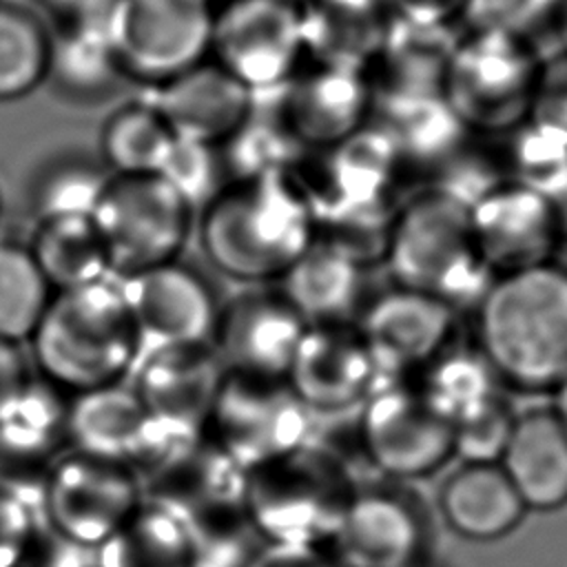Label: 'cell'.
Here are the masks:
<instances>
[{
    "label": "cell",
    "instance_id": "cell-1",
    "mask_svg": "<svg viewBox=\"0 0 567 567\" xmlns=\"http://www.w3.org/2000/svg\"><path fill=\"white\" fill-rule=\"evenodd\" d=\"M472 317L474 348L503 388L554 396L567 383V266L494 277Z\"/></svg>",
    "mask_w": 567,
    "mask_h": 567
},
{
    "label": "cell",
    "instance_id": "cell-2",
    "mask_svg": "<svg viewBox=\"0 0 567 567\" xmlns=\"http://www.w3.org/2000/svg\"><path fill=\"white\" fill-rule=\"evenodd\" d=\"M199 244L226 277L264 286L279 281L315 241L317 224L306 190L290 173L230 179L199 210Z\"/></svg>",
    "mask_w": 567,
    "mask_h": 567
},
{
    "label": "cell",
    "instance_id": "cell-3",
    "mask_svg": "<svg viewBox=\"0 0 567 567\" xmlns=\"http://www.w3.org/2000/svg\"><path fill=\"white\" fill-rule=\"evenodd\" d=\"M27 343L40 377L66 394L122 383L142 357L115 277L53 292Z\"/></svg>",
    "mask_w": 567,
    "mask_h": 567
},
{
    "label": "cell",
    "instance_id": "cell-4",
    "mask_svg": "<svg viewBox=\"0 0 567 567\" xmlns=\"http://www.w3.org/2000/svg\"><path fill=\"white\" fill-rule=\"evenodd\" d=\"M381 264L394 286L427 292L454 310H474L494 272L474 241L470 206L425 186L401 202Z\"/></svg>",
    "mask_w": 567,
    "mask_h": 567
},
{
    "label": "cell",
    "instance_id": "cell-5",
    "mask_svg": "<svg viewBox=\"0 0 567 567\" xmlns=\"http://www.w3.org/2000/svg\"><path fill=\"white\" fill-rule=\"evenodd\" d=\"M359 483L315 441L246 474L241 512L264 543L328 547Z\"/></svg>",
    "mask_w": 567,
    "mask_h": 567
},
{
    "label": "cell",
    "instance_id": "cell-6",
    "mask_svg": "<svg viewBox=\"0 0 567 567\" xmlns=\"http://www.w3.org/2000/svg\"><path fill=\"white\" fill-rule=\"evenodd\" d=\"M543 58L532 38L465 29L447 64L443 97L472 135H507L532 115Z\"/></svg>",
    "mask_w": 567,
    "mask_h": 567
},
{
    "label": "cell",
    "instance_id": "cell-7",
    "mask_svg": "<svg viewBox=\"0 0 567 567\" xmlns=\"http://www.w3.org/2000/svg\"><path fill=\"white\" fill-rule=\"evenodd\" d=\"M131 385L153 427V474L186 458L204 439L224 381V365L206 346H175L144 352Z\"/></svg>",
    "mask_w": 567,
    "mask_h": 567
},
{
    "label": "cell",
    "instance_id": "cell-8",
    "mask_svg": "<svg viewBox=\"0 0 567 567\" xmlns=\"http://www.w3.org/2000/svg\"><path fill=\"white\" fill-rule=\"evenodd\" d=\"M315 414L286 379L226 372L206 439L246 474L312 441Z\"/></svg>",
    "mask_w": 567,
    "mask_h": 567
},
{
    "label": "cell",
    "instance_id": "cell-9",
    "mask_svg": "<svg viewBox=\"0 0 567 567\" xmlns=\"http://www.w3.org/2000/svg\"><path fill=\"white\" fill-rule=\"evenodd\" d=\"M208 0H113L106 29L128 82L159 86L210 60Z\"/></svg>",
    "mask_w": 567,
    "mask_h": 567
},
{
    "label": "cell",
    "instance_id": "cell-10",
    "mask_svg": "<svg viewBox=\"0 0 567 567\" xmlns=\"http://www.w3.org/2000/svg\"><path fill=\"white\" fill-rule=\"evenodd\" d=\"M91 217L113 277L175 261L195 226V208L159 175L111 177Z\"/></svg>",
    "mask_w": 567,
    "mask_h": 567
},
{
    "label": "cell",
    "instance_id": "cell-11",
    "mask_svg": "<svg viewBox=\"0 0 567 567\" xmlns=\"http://www.w3.org/2000/svg\"><path fill=\"white\" fill-rule=\"evenodd\" d=\"M210 60L255 97L281 91L308 60L299 0H224L215 7Z\"/></svg>",
    "mask_w": 567,
    "mask_h": 567
},
{
    "label": "cell",
    "instance_id": "cell-12",
    "mask_svg": "<svg viewBox=\"0 0 567 567\" xmlns=\"http://www.w3.org/2000/svg\"><path fill=\"white\" fill-rule=\"evenodd\" d=\"M357 447L390 483L425 478L454 458V430L412 381H381L357 412Z\"/></svg>",
    "mask_w": 567,
    "mask_h": 567
},
{
    "label": "cell",
    "instance_id": "cell-13",
    "mask_svg": "<svg viewBox=\"0 0 567 567\" xmlns=\"http://www.w3.org/2000/svg\"><path fill=\"white\" fill-rule=\"evenodd\" d=\"M142 503L135 470L73 450L51 463L42 489V507L55 534L84 549H97Z\"/></svg>",
    "mask_w": 567,
    "mask_h": 567
},
{
    "label": "cell",
    "instance_id": "cell-14",
    "mask_svg": "<svg viewBox=\"0 0 567 567\" xmlns=\"http://www.w3.org/2000/svg\"><path fill=\"white\" fill-rule=\"evenodd\" d=\"M432 527L403 483L359 485L328 545L341 567H419L430 560Z\"/></svg>",
    "mask_w": 567,
    "mask_h": 567
},
{
    "label": "cell",
    "instance_id": "cell-15",
    "mask_svg": "<svg viewBox=\"0 0 567 567\" xmlns=\"http://www.w3.org/2000/svg\"><path fill=\"white\" fill-rule=\"evenodd\" d=\"M458 315L439 297L392 284L368 297L354 328L381 381H414L456 343Z\"/></svg>",
    "mask_w": 567,
    "mask_h": 567
},
{
    "label": "cell",
    "instance_id": "cell-16",
    "mask_svg": "<svg viewBox=\"0 0 567 567\" xmlns=\"http://www.w3.org/2000/svg\"><path fill=\"white\" fill-rule=\"evenodd\" d=\"M470 219L478 252L494 277L556 261L565 246L563 208L512 179L474 202Z\"/></svg>",
    "mask_w": 567,
    "mask_h": 567
},
{
    "label": "cell",
    "instance_id": "cell-17",
    "mask_svg": "<svg viewBox=\"0 0 567 567\" xmlns=\"http://www.w3.org/2000/svg\"><path fill=\"white\" fill-rule=\"evenodd\" d=\"M135 323L142 354L210 343L219 306L210 286L179 259L115 277Z\"/></svg>",
    "mask_w": 567,
    "mask_h": 567
},
{
    "label": "cell",
    "instance_id": "cell-18",
    "mask_svg": "<svg viewBox=\"0 0 567 567\" xmlns=\"http://www.w3.org/2000/svg\"><path fill=\"white\" fill-rule=\"evenodd\" d=\"M275 109L295 142L308 151L330 148L372 117L374 95L363 69L306 60L277 93Z\"/></svg>",
    "mask_w": 567,
    "mask_h": 567
},
{
    "label": "cell",
    "instance_id": "cell-19",
    "mask_svg": "<svg viewBox=\"0 0 567 567\" xmlns=\"http://www.w3.org/2000/svg\"><path fill=\"white\" fill-rule=\"evenodd\" d=\"M306 321L277 288H250L219 306L210 348L226 372L286 379Z\"/></svg>",
    "mask_w": 567,
    "mask_h": 567
},
{
    "label": "cell",
    "instance_id": "cell-20",
    "mask_svg": "<svg viewBox=\"0 0 567 567\" xmlns=\"http://www.w3.org/2000/svg\"><path fill=\"white\" fill-rule=\"evenodd\" d=\"M286 381L315 416H334L359 412L381 377L354 323H334L306 328Z\"/></svg>",
    "mask_w": 567,
    "mask_h": 567
},
{
    "label": "cell",
    "instance_id": "cell-21",
    "mask_svg": "<svg viewBox=\"0 0 567 567\" xmlns=\"http://www.w3.org/2000/svg\"><path fill=\"white\" fill-rule=\"evenodd\" d=\"M148 102L177 140L221 146L250 115L255 95L213 60L148 89Z\"/></svg>",
    "mask_w": 567,
    "mask_h": 567
},
{
    "label": "cell",
    "instance_id": "cell-22",
    "mask_svg": "<svg viewBox=\"0 0 567 567\" xmlns=\"http://www.w3.org/2000/svg\"><path fill=\"white\" fill-rule=\"evenodd\" d=\"M66 439L73 452L146 472L153 456L151 421L133 388L122 383L71 394Z\"/></svg>",
    "mask_w": 567,
    "mask_h": 567
},
{
    "label": "cell",
    "instance_id": "cell-23",
    "mask_svg": "<svg viewBox=\"0 0 567 567\" xmlns=\"http://www.w3.org/2000/svg\"><path fill=\"white\" fill-rule=\"evenodd\" d=\"M368 266L339 246L315 241L281 275L279 292L306 326L354 323L368 301Z\"/></svg>",
    "mask_w": 567,
    "mask_h": 567
},
{
    "label": "cell",
    "instance_id": "cell-24",
    "mask_svg": "<svg viewBox=\"0 0 567 567\" xmlns=\"http://www.w3.org/2000/svg\"><path fill=\"white\" fill-rule=\"evenodd\" d=\"M498 465L527 512L567 505V423L554 405L516 414Z\"/></svg>",
    "mask_w": 567,
    "mask_h": 567
},
{
    "label": "cell",
    "instance_id": "cell-25",
    "mask_svg": "<svg viewBox=\"0 0 567 567\" xmlns=\"http://www.w3.org/2000/svg\"><path fill=\"white\" fill-rule=\"evenodd\" d=\"M456 38L454 27H423L392 18L381 49L365 66L374 102L443 95Z\"/></svg>",
    "mask_w": 567,
    "mask_h": 567
},
{
    "label": "cell",
    "instance_id": "cell-26",
    "mask_svg": "<svg viewBox=\"0 0 567 567\" xmlns=\"http://www.w3.org/2000/svg\"><path fill=\"white\" fill-rule=\"evenodd\" d=\"M49 86L73 104L109 100L126 80L106 29V13L53 22L49 29Z\"/></svg>",
    "mask_w": 567,
    "mask_h": 567
},
{
    "label": "cell",
    "instance_id": "cell-27",
    "mask_svg": "<svg viewBox=\"0 0 567 567\" xmlns=\"http://www.w3.org/2000/svg\"><path fill=\"white\" fill-rule=\"evenodd\" d=\"M439 509L456 536L474 543L512 534L527 512L498 463H458L441 485Z\"/></svg>",
    "mask_w": 567,
    "mask_h": 567
},
{
    "label": "cell",
    "instance_id": "cell-28",
    "mask_svg": "<svg viewBox=\"0 0 567 567\" xmlns=\"http://www.w3.org/2000/svg\"><path fill=\"white\" fill-rule=\"evenodd\" d=\"M299 2L308 60L365 71L392 24V13L385 0Z\"/></svg>",
    "mask_w": 567,
    "mask_h": 567
},
{
    "label": "cell",
    "instance_id": "cell-29",
    "mask_svg": "<svg viewBox=\"0 0 567 567\" xmlns=\"http://www.w3.org/2000/svg\"><path fill=\"white\" fill-rule=\"evenodd\" d=\"M193 518L166 501H146L95 549V567H195Z\"/></svg>",
    "mask_w": 567,
    "mask_h": 567
},
{
    "label": "cell",
    "instance_id": "cell-30",
    "mask_svg": "<svg viewBox=\"0 0 567 567\" xmlns=\"http://www.w3.org/2000/svg\"><path fill=\"white\" fill-rule=\"evenodd\" d=\"M27 248L53 292L113 277L109 252L93 217L78 215L38 221Z\"/></svg>",
    "mask_w": 567,
    "mask_h": 567
},
{
    "label": "cell",
    "instance_id": "cell-31",
    "mask_svg": "<svg viewBox=\"0 0 567 567\" xmlns=\"http://www.w3.org/2000/svg\"><path fill=\"white\" fill-rule=\"evenodd\" d=\"M427 405L443 416L452 430L461 421L485 410L503 394V383L485 357L472 346L454 343L434 359L414 381Z\"/></svg>",
    "mask_w": 567,
    "mask_h": 567
},
{
    "label": "cell",
    "instance_id": "cell-32",
    "mask_svg": "<svg viewBox=\"0 0 567 567\" xmlns=\"http://www.w3.org/2000/svg\"><path fill=\"white\" fill-rule=\"evenodd\" d=\"M69 399L64 390L33 374L16 405L0 419V458L35 465L55 454L66 439Z\"/></svg>",
    "mask_w": 567,
    "mask_h": 567
},
{
    "label": "cell",
    "instance_id": "cell-33",
    "mask_svg": "<svg viewBox=\"0 0 567 567\" xmlns=\"http://www.w3.org/2000/svg\"><path fill=\"white\" fill-rule=\"evenodd\" d=\"M111 177L100 157L86 151L51 155L29 179L27 204L35 224L53 217H91Z\"/></svg>",
    "mask_w": 567,
    "mask_h": 567
},
{
    "label": "cell",
    "instance_id": "cell-34",
    "mask_svg": "<svg viewBox=\"0 0 567 567\" xmlns=\"http://www.w3.org/2000/svg\"><path fill=\"white\" fill-rule=\"evenodd\" d=\"M175 135L144 102H131L113 111L100 131L97 157L113 177L159 175Z\"/></svg>",
    "mask_w": 567,
    "mask_h": 567
},
{
    "label": "cell",
    "instance_id": "cell-35",
    "mask_svg": "<svg viewBox=\"0 0 567 567\" xmlns=\"http://www.w3.org/2000/svg\"><path fill=\"white\" fill-rule=\"evenodd\" d=\"M219 153L230 182L290 173L306 151L288 133L277 109L259 111L255 100L250 115L219 146Z\"/></svg>",
    "mask_w": 567,
    "mask_h": 567
},
{
    "label": "cell",
    "instance_id": "cell-36",
    "mask_svg": "<svg viewBox=\"0 0 567 567\" xmlns=\"http://www.w3.org/2000/svg\"><path fill=\"white\" fill-rule=\"evenodd\" d=\"M49 29L29 9L0 0V102L20 100L47 80Z\"/></svg>",
    "mask_w": 567,
    "mask_h": 567
},
{
    "label": "cell",
    "instance_id": "cell-37",
    "mask_svg": "<svg viewBox=\"0 0 567 567\" xmlns=\"http://www.w3.org/2000/svg\"><path fill=\"white\" fill-rule=\"evenodd\" d=\"M51 297L27 244L0 239V339L27 343Z\"/></svg>",
    "mask_w": 567,
    "mask_h": 567
},
{
    "label": "cell",
    "instance_id": "cell-38",
    "mask_svg": "<svg viewBox=\"0 0 567 567\" xmlns=\"http://www.w3.org/2000/svg\"><path fill=\"white\" fill-rule=\"evenodd\" d=\"M507 135L505 177L563 208L567 202V135L534 120Z\"/></svg>",
    "mask_w": 567,
    "mask_h": 567
},
{
    "label": "cell",
    "instance_id": "cell-39",
    "mask_svg": "<svg viewBox=\"0 0 567 567\" xmlns=\"http://www.w3.org/2000/svg\"><path fill=\"white\" fill-rule=\"evenodd\" d=\"M159 177L166 179L195 210H202V206H206L224 188V184H228L219 146L177 137L168 151Z\"/></svg>",
    "mask_w": 567,
    "mask_h": 567
},
{
    "label": "cell",
    "instance_id": "cell-40",
    "mask_svg": "<svg viewBox=\"0 0 567 567\" xmlns=\"http://www.w3.org/2000/svg\"><path fill=\"white\" fill-rule=\"evenodd\" d=\"M514 421L516 412L505 396L461 421L454 425V458L458 463H498L507 447Z\"/></svg>",
    "mask_w": 567,
    "mask_h": 567
},
{
    "label": "cell",
    "instance_id": "cell-41",
    "mask_svg": "<svg viewBox=\"0 0 567 567\" xmlns=\"http://www.w3.org/2000/svg\"><path fill=\"white\" fill-rule=\"evenodd\" d=\"M560 4L563 0H467L461 22L470 31L532 38L540 24L556 20Z\"/></svg>",
    "mask_w": 567,
    "mask_h": 567
},
{
    "label": "cell",
    "instance_id": "cell-42",
    "mask_svg": "<svg viewBox=\"0 0 567 567\" xmlns=\"http://www.w3.org/2000/svg\"><path fill=\"white\" fill-rule=\"evenodd\" d=\"M35 536L29 503L11 487L0 485V567H22Z\"/></svg>",
    "mask_w": 567,
    "mask_h": 567
},
{
    "label": "cell",
    "instance_id": "cell-43",
    "mask_svg": "<svg viewBox=\"0 0 567 567\" xmlns=\"http://www.w3.org/2000/svg\"><path fill=\"white\" fill-rule=\"evenodd\" d=\"M529 120L567 135V53L543 58Z\"/></svg>",
    "mask_w": 567,
    "mask_h": 567
},
{
    "label": "cell",
    "instance_id": "cell-44",
    "mask_svg": "<svg viewBox=\"0 0 567 567\" xmlns=\"http://www.w3.org/2000/svg\"><path fill=\"white\" fill-rule=\"evenodd\" d=\"M394 20L423 27H454L463 20L467 0H385Z\"/></svg>",
    "mask_w": 567,
    "mask_h": 567
},
{
    "label": "cell",
    "instance_id": "cell-45",
    "mask_svg": "<svg viewBox=\"0 0 567 567\" xmlns=\"http://www.w3.org/2000/svg\"><path fill=\"white\" fill-rule=\"evenodd\" d=\"M244 567H341L328 547L264 543Z\"/></svg>",
    "mask_w": 567,
    "mask_h": 567
},
{
    "label": "cell",
    "instance_id": "cell-46",
    "mask_svg": "<svg viewBox=\"0 0 567 567\" xmlns=\"http://www.w3.org/2000/svg\"><path fill=\"white\" fill-rule=\"evenodd\" d=\"M33 372L20 343L0 339V419L16 405Z\"/></svg>",
    "mask_w": 567,
    "mask_h": 567
},
{
    "label": "cell",
    "instance_id": "cell-47",
    "mask_svg": "<svg viewBox=\"0 0 567 567\" xmlns=\"http://www.w3.org/2000/svg\"><path fill=\"white\" fill-rule=\"evenodd\" d=\"M38 2L53 18V22H71V20H89V18L104 16L113 0H38Z\"/></svg>",
    "mask_w": 567,
    "mask_h": 567
},
{
    "label": "cell",
    "instance_id": "cell-48",
    "mask_svg": "<svg viewBox=\"0 0 567 567\" xmlns=\"http://www.w3.org/2000/svg\"><path fill=\"white\" fill-rule=\"evenodd\" d=\"M556 22H558V38H560V51L567 53V0H563L558 13H556Z\"/></svg>",
    "mask_w": 567,
    "mask_h": 567
},
{
    "label": "cell",
    "instance_id": "cell-49",
    "mask_svg": "<svg viewBox=\"0 0 567 567\" xmlns=\"http://www.w3.org/2000/svg\"><path fill=\"white\" fill-rule=\"evenodd\" d=\"M554 408L563 416V421L567 423V383L554 394Z\"/></svg>",
    "mask_w": 567,
    "mask_h": 567
},
{
    "label": "cell",
    "instance_id": "cell-50",
    "mask_svg": "<svg viewBox=\"0 0 567 567\" xmlns=\"http://www.w3.org/2000/svg\"><path fill=\"white\" fill-rule=\"evenodd\" d=\"M563 226H565V246H567V202L563 206Z\"/></svg>",
    "mask_w": 567,
    "mask_h": 567
},
{
    "label": "cell",
    "instance_id": "cell-51",
    "mask_svg": "<svg viewBox=\"0 0 567 567\" xmlns=\"http://www.w3.org/2000/svg\"><path fill=\"white\" fill-rule=\"evenodd\" d=\"M208 2H210V4H213V7H217V4H221V2H224V0H208Z\"/></svg>",
    "mask_w": 567,
    "mask_h": 567
},
{
    "label": "cell",
    "instance_id": "cell-52",
    "mask_svg": "<svg viewBox=\"0 0 567 567\" xmlns=\"http://www.w3.org/2000/svg\"><path fill=\"white\" fill-rule=\"evenodd\" d=\"M419 567H434V565H432V560H427V563H423V565H419Z\"/></svg>",
    "mask_w": 567,
    "mask_h": 567
},
{
    "label": "cell",
    "instance_id": "cell-53",
    "mask_svg": "<svg viewBox=\"0 0 567 567\" xmlns=\"http://www.w3.org/2000/svg\"><path fill=\"white\" fill-rule=\"evenodd\" d=\"M0 217H2V204H0Z\"/></svg>",
    "mask_w": 567,
    "mask_h": 567
}]
</instances>
